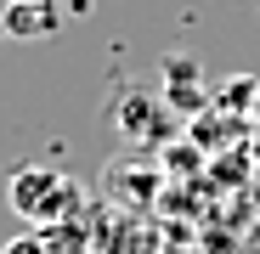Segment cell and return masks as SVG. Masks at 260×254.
<instances>
[{"instance_id":"3957f363","label":"cell","mask_w":260,"mask_h":254,"mask_svg":"<svg viewBox=\"0 0 260 254\" xmlns=\"http://www.w3.org/2000/svg\"><path fill=\"white\" fill-rule=\"evenodd\" d=\"M62 23L57 0H6L0 6V28H6L12 40H23V46H34V40H51Z\"/></svg>"},{"instance_id":"6da1fadb","label":"cell","mask_w":260,"mask_h":254,"mask_svg":"<svg viewBox=\"0 0 260 254\" xmlns=\"http://www.w3.org/2000/svg\"><path fill=\"white\" fill-rule=\"evenodd\" d=\"M6 198H12L17 215L34 221V226H62V221H74V209H79L74 175H62V169H51V164H17Z\"/></svg>"},{"instance_id":"8992f818","label":"cell","mask_w":260,"mask_h":254,"mask_svg":"<svg viewBox=\"0 0 260 254\" xmlns=\"http://www.w3.org/2000/svg\"><path fill=\"white\" fill-rule=\"evenodd\" d=\"M164 164H170V169H204V147H198V141H187V147H181V141H170Z\"/></svg>"},{"instance_id":"7a4b0ae2","label":"cell","mask_w":260,"mask_h":254,"mask_svg":"<svg viewBox=\"0 0 260 254\" xmlns=\"http://www.w3.org/2000/svg\"><path fill=\"white\" fill-rule=\"evenodd\" d=\"M170 113H176V107H170L164 96H142V91H130L113 107L124 141H170Z\"/></svg>"},{"instance_id":"ba28073f","label":"cell","mask_w":260,"mask_h":254,"mask_svg":"<svg viewBox=\"0 0 260 254\" xmlns=\"http://www.w3.org/2000/svg\"><path fill=\"white\" fill-rule=\"evenodd\" d=\"M249 124H260V91H254V107H249Z\"/></svg>"},{"instance_id":"277c9868","label":"cell","mask_w":260,"mask_h":254,"mask_svg":"<svg viewBox=\"0 0 260 254\" xmlns=\"http://www.w3.org/2000/svg\"><path fill=\"white\" fill-rule=\"evenodd\" d=\"M164 79H170V85H164V102L176 107V113H204V107H209V91L198 85V62H192V57H187V62L170 57V62H164Z\"/></svg>"},{"instance_id":"5b68a950","label":"cell","mask_w":260,"mask_h":254,"mask_svg":"<svg viewBox=\"0 0 260 254\" xmlns=\"http://www.w3.org/2000/svg\"><path fill=\"white\" fill-rule=\"evenodd\" d=\"M254 91H260V79H254V74H238V79H226L221 107H238V113L249 119V107H254Z\"/></svg>"},{"instance_id":"52a82bcc","label":"cell","mask_w":260,"mask_h":254,"mask_svg":"<svg viewBox=\"0 0 260 254\" xmlns=\"http://www.w3.org/2000/svg\"><path fill=\"white\" fill-rule=\"evenodd\" d=\"M0 254H51V243L46 237H40V232H17L6 248H0Z\"/></svg>"}]
</instances>
